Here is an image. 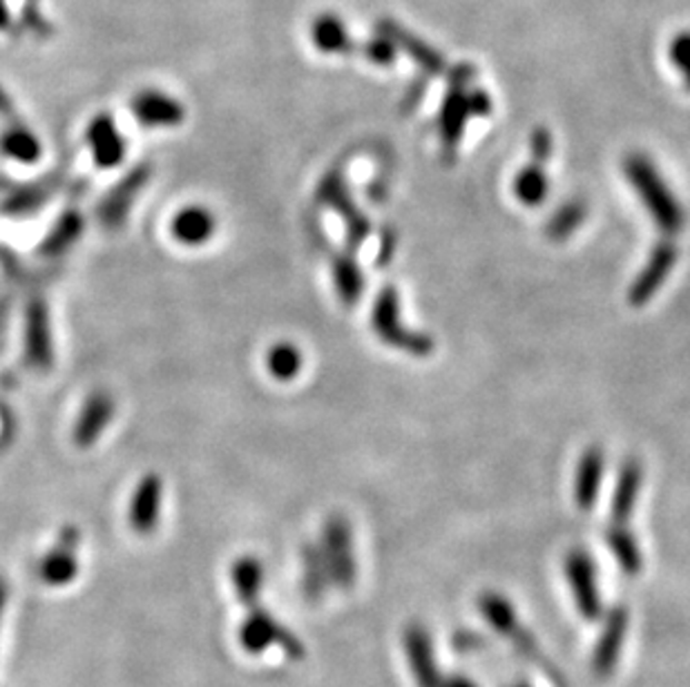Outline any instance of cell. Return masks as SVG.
Wrapping results in <instances>:
<instances>
[{"label": "cell", "mask_w": 690, "mask_h": 687, "mask_svg": "<svg viewBox=\"0 0 690 687\" xmlns=\"http://www.w3.org/2000/svg\"><path fill=\"white\" fill-rule=\"evenodd\" d=\"M623 172L659 231L668 238L677 235L683 228L686 214L654 163L643 154H630L623 161Z\"/></svg>", "instance_id": "cell-1"}, {"label": "cell", "mask_w": 690, "mask_h": 687, "mask_svg": "<svg viewBox=\"0 0 690 687\" xmlns=\"http://www.w3.org/2000/svg\"><path fill=\"white\" fill-rule=\"evenodd\" d=\"M479 607H481V614L486 616V620L499 632L503 634L506 638H510L514 643V647L530 660L539 663V667L546 671V676H550L554 680L557 687H563V678L561 674L552 667V663H548L541 651H539V645H537V638L519 623V616H517V609L512 607V603L497 594V592H486L481 598H479Z\"/></svg>", "instance_id": "cell-2"}, {"label": "cell", "mask_w": 690, "mask_h": 687, "mask_svg": "<svg viewBox=\"0 0 690 687\" xmlns=\"http://www.w3.org/2000/svg\"><path fill=\"white\" fill-rule=\"evenodd\" d=\"M371 324L373 331L378 333V337L393 348L407 351L411 355H429L433 351V342L431 337L422 335V333H413L409 329H404L400 324V300L393 286L382 289V293L376 300L373 306V315H371Z\"/></svg>", "instance_id": "cell-3"}, {"label": "cell", "mask_w": 690, "mask_h": 687, "mask_svg": "<svg viewBox=\"0 0 690 687\" xmlns=\"http://www.w3.org/2000/svg\"><path fill=\"white\" fill-rule=\"evenodd\" d=\"M318 203L338 212L344 221L347 228V246L349 251L360 249L367 238L371 235V221L367 219V214L356 205V201L351 199V192L347 188V181L342 176L340 170H331L318 185Z\"/></svg>", "instance_id": "cell-4"}, {"label": "cell", "mask_w": 690, "mask_h": 687, "mask_svg": "<svg viewBox=\"0 0 690 687\" xmlns=\"http://www.w3.org/2000/svg\"><path fill=\"white\" fill-rule=\"evenodd\" d=\"M240 645L244 651L258 656L264 654L271 645H280L284 654L293 660L304 658V645L298 636H293L289 629H284L267 609L251 607L247 620L240 627Z\"/></svg>", "instance_id": "cell-5"}, {"label": "cell", "mask_w": 690, "mask_h": 687, "mask_svg": "<svg viewBox=\"0 0 690 687\" xmlns=\"http://www.w3.org/2000/svg\"><path fill=\"white\" fill-rule=\"evenodd\" d=\"M23 357L37 373H48L54 366V333L50 309L43 297H32L26 306L23 320Z\"/></svg>", "instance_id": "cell-6"}, {"label": "cell", "mask_w": 690, "mask_h": 687, "mask_svg": "<svg viewBox=\"0 0 690 687\" xmlns=\"http://www.w3.org/2000/svg\"><path fill=\"white\" fill-rule=\"evenodd\" d=\"M320 547H322V554L329 567L331 583L338 585L340 589L353 587L356 576H358V563H356V552H353L351 525L344 516L336 514L327 521Z\"/></svg>", "instance_id": "cell-7"}, {"label": "cell", "mask_w": 690, "mask_h": 687, "mask_svg": "<svg viewBox=\"0 0 690 687\" xmlns=\"http://www.w3.org/2000/svg\"><path fill=\"white\" fill-rule=\"evenodd\" d=\"M152 176V168L148 163L134 165L114 188L106 192V196L97 205V219L108 231H117L126 221L134 205V199L146 190Z\"/></svg>", "instance_id": "cell-8"}, {"label": "cell", "mask_w": 690, "mask_h": 687, "mask_svg": "<svg viewBox=\"0 0 690 687\" xmlns=\"http://www.w3.org/2000/svg\"><path fill=\"white\" fill-rule=\"evenodd\" d=\"M81 529L77 525H66L50 552L39 563V576L50 587H66L74 583L79 574V552Z\"/></svg>", "instance_id": "cell-9"}, {"label": "cell", "mask_w": 690, "mask_h": 687, "mask_svg": "<svg viewBox=\"0 0 690 687\" xmlns=\"http://www.w3.org/2000/svg\"><path fill=\"white\" fill-rule=\"evenodd\" d=\"M566 576L572 587L577 607L586 620L601 616V598L597 589V572L592 558L583 549H572L566 556Z\"/></svg>", "instance_id": "cell-10"}, {"label": "cell", "mask_w": 690, "mask_h": 687, "mask_svg": "<svg viewBox=\"0 0 690 687\" xmlns=\"http://www.w3.org/2000/svg\"><path fill=\"white\" fill-rule=\"evenodd\" d=\"M163 507V481L157 474H146L130 498L128 523L134 534L148 536L157 529Z\"/></svg>", "instance_id": "cell-11"}, {"label": "cell", "mask_w": 690, "mask_h": 687, "mask_svg": "<svg viewBox=\"0 0 690 687\" xmlns=\"http://www.w3.org/2000/svg\"><path fill=\"white\" fill-rule=\"evenodd\" d=\"M679 260V251L674 244L670 242H661L652 249L643 271L637 275V280L630 286L628 300L632 306H643L646 302H650L654 297V293L663 286V282L668 280L670 271L674 269Z\"/></svg>", "instance_id": "cell-12"}, {"label": "cell", "mask_w": 690, "mask_h": 687, "mask_svg": "<svg viewBox=\"0 0 690 687\" xmlns=\"http://www.w3.org/2000/svg\"><path fill=\"white\" fill-rule=\"evenodd\" d=\"M114 411H117V404L108 391L90 393L74 422V431H72L74 444L81 448L97 444L101 435L106 433V428L112 424Z\"/></svg>", "instance_id": "cell-13"}, {"label": "cell", "mask_w": 690, "mask_h": 687, "mask_svg": "<svg viewBox=\"0 0 690 687\" xmlns=\"http://www.w3.org/2000/svg\"><path fill=\"white\" fill-rule=\"evenodd\" d=\"M86 143L90 145L92 161L99 170H112L126 159V137L119 132L110 114H99L90 121L86 132Z\"/></svg>", "instance_id": "cell-14"}, {"label": "cell", "mask_w": 690, "mask_h": 687, "mask_svg": "<svg viewBox=\"0 0 690 687\" xmlns=\"http://www.w3.org/2000/svg\"><path fill=\"white\" fill-rule=\"evenodd\" d=\"M134 119L146 128H177L186 119V110L179 99L161 92V90H143L132 103Z\"/></svg>", "instance_id": "cell-15"}, {"label": "cell", "mask_w": 690, "mask_h": 687, "mask_svg": "<svg viewBox=\"0 0 690 687\" xmlns=\"http://www.w3.org/2000/svg\"><path fill=\"white\" fill-rule=\"evenodd\" d=\"M628 620H630V614L626 605H617L612 612H608L603 632L597 640L594 656H592V667L599 676H610L612 669L617 667V660H619V654L626 640V632H628Z\"/></svg>", "instance_id": "cell-16"}, {"label": "cell", "mask_w": 690, "mask_h": 687, "mask_svg": "<svg viewBox=\"0 0 690 687\" xmlns=\"http://www.w3.org/2000/svg\"><path fill=\"white\" fill-rule=\"evenodd\" d=\"M217 231V216L206 205H186L170 221V235L181 246H203Z\"/></svg>", "instance_id": "cell-17"}, {"label": "cell", "mask_w": 690, "mask_h": 687, "mask_svg": "<svg viewBox=\"0 0 690 687\" xmlns=\"http://www.w3.org/2000/svg\"><path fill=\"white\" fill-rule=\"evenodd\" d=\"M404 651L418 687H438L442 674L436 667L431 638L422 625H409L404 629Z\"/></svg>", "instance_id": "cell-18"}, {"label": "cell", "mask_w": 690, "mask_h": 687, "mask_svg": "<svg viewBox=\"0 0 690 687\" xmlns=\"http://www.w3.org/2000/svg\"><path fill=\"white\" fill-rule=\"evenodd\" d=\"M86 233V216L77 208H66L57 221L52 223L50 231L39 244V255L46 260L63 257L70 253Z\"/></svg>", "instance_id": "cell-19"}, {"label": "cell", "mask_w": 690, "mask_h": 687, "mask_svg": "<svg viewBox=\"0 0 690 687\" xmlns=\"http://www.w3.org/2000/svg\"><path fill=\"white\" fill-rule=\"evenodd\" d=\"M59 183L52 179H39L14 188L3 201H0V214L10 219H23L37 214L57 192Z\"/></svg>", "instance_id": "cell-20"}, {"label": "cell", "mask_w": 690, "mask_h": 687, "mask_svg": "<svg viewBox=\"0 0 690 687\" xmlns=\"http://www.w3.org/2000/svg\"><path fill=\"white\" fill-rule=\"evenodd\" d=\"M603 474H606V455L599 446H590L581 455L574 476V498L579 509L590 512L594 507Z\"/></svg>", "instance_id": "cell-21"}, {"label": "cell", "mask_w": 690, "mask_h": 687, "mask_svg": "<svg viewBox=\"0 0 690 687\" xmlns=\"http://www.w3.org/2000/svg\"><path fill=\"white\" fill-rule=\"evenodd\" d=\"M470 119H472V112L468 103V88L451 85L440 108V137L447 148H453L460 139H463V132Z\"/></svg>", "instance_id": "cell-22"}, {"label": "cell", "mask_w": 690, "mask_h": 687, "mask_svg": "<svg viewBox=\"0 0 690 687\" xmlns=\"http://www.w3.org/2000/svg\"><path fill=\"white\" fill-rule=\"evenodd\" d=\"M378 34L393 41V46L398 50H404L424 72H429V74H442L444 72V59L433 48H429L424 41L416 39L413 34H409L407 30L396 26L393 21H382L378 26Z\"/></svg>", "instance_id": "cell-23"}, {"label": "cell", "mask_w": 690, "mask_h": 687, "mask_svg": "<svg viewBox=\"0 0 690 687\" xmlns=\"http://www.w3.org/2000/svg\"><path fill=\"white\" fill-rule=\"evenodd\" d=\"M641 483H643V469L637 461H626L619 469L617 476V485H614V494H612V521L614 525H626V521L630 518L637 496L641 492Z\"/></svg>", "instance_id": "cell-24"}, {"label": "cell", "mask_w": 690, "mask_h": 687, "mask_svg": "<svg viewBox=\"0 0 690 687\" xmlns=\"http://www.w3.org/2000/svg\"><path fill=\"white\" fill-rule=\"evenodd\" d=\"M0 154L17 161V163H37L43 154L39 137L21 121L12 119L6 128V132L0 134Z\"/></svg>", "instance_id": "cell-25"}, {"label": "cell", "mask_w": 690, "mask_h": 687, "mask_svg": "<svg viewBox=\"0 0 690 687\" xmlns=\"http://www.w3.org/2000/svg\"><path fill=\"white\" fill-rule=\"evenodd\" d=\"M311 43L322 54H347L353 48L344 21L336 14H322L313 21Z\"/></svg>", "instance_id": "cell-26"}, {"label": "cell", "mask_w": 690, "mask_h": 687, "mask_svg": "<svg viewBox=\"0 0 690 687\" xmlns=\"http://www.w3.org/2000/svg\"><path fill=\"white\" fill-rule=\"evenodd\" d=\"M230 578H233V587L238 592V598L247 607H256L262 585H264V565L258 556H240L230 569Z\"/></svg>", "instance_id": "cell-27"}, {"label": "cell", "mask_w": 690, "mask_h": 687, "mask_svg": "<svg viewBox=\"0 0 690 687\" xmlns=\"http://www.w3.org/2000/svg\"><path fill=\"white\" fill-rule=\"evenodd\" d=\"M331 585L329 567L322 554V547L311 543L302 547V592L309 600H320Z\"/></svg>", "instance_id": "cell-28"}, {"label": "cell", "mask_w": 690, "mask_h": 687, "mask_svg": "<svg viewBox=\"0 0 690 687\" xmlns=\"http://www.w3.org/2000/svg\"><path fill=\"white\" fill-rule=\"evenodd\" d=\"M331 271H333V284H336L338 297L347 306L358 304V300L362 297V291H364V277H362V271L356 264V260L349 253L336 255Z\"/></svg>", "instance_id": "cell-29"}, {"label": "cell", "mask_w": 690, "mask_h": 687, "mask_svg": "<svg viewBox=\"0 0 690 687\" xmlns=\"http://www.w3.org/2000/svg\"><path fill=\"white\" fill-rule=\"evenodd\" d=\"M608 547L626 574L634 576L643 569V556H641L639 543L626 529V525H612L608 529Z\"/></svg>", "instance_id": "cell-30"}, {"label": "cell", "mask_w": 690, "mask_h": 687, "mask_svg": "<svg viewBox=\"0 0 690 687\" xmlns=\"http://www.w3.org/2000/svg\"><path fill=\"white\" fill-rule=\"evenodd\" d=\"M550 192V183L539 163L523 168L514 179V194L528 208H539Z\"/></svg>", "instance_id": "cell-31"}, {"label": "cell", "mask_w": 690, "mask_h": 687, "mask_svg": "<svg viewBox=\"0 0 690 687\" xmlns=\"http://www.w3.org/2000/svg\"><path fill=\"white\" fill-rule=\"evenodd\" d=\"M302 351L291 342H278L267 353V368L280 382H291L302 371Z\"/></svg>", "instance_id": "cell-32"}, {"label": "cell", "mask_w": 690, "mask_h": 687, "mask_svg": "<svg viewBox=\"0 0 690 687\" xmlns=\"http://www.w3.org/2000/svg\"><path fill=\"white\" fill-rule=\"evenodd\" d=\"M586 214H588V205L583 201H570L566 205H561L546 228L548 240H554V242L568 240L577 231V228L586 221Z\"/></svg>", "instance_id": "cell-33"}, {"label": "cell", "mask_w": 690, "mask_h": 687, "mask_svg": "<svg viewBox=\"0 0 690 687\" xmlns=\"http://www.w3.org/2000/svg\"><path fill=\"white\" fill-rule=\"evenodd\" d=\"M668 59L670 63L679 70L683 85L690 90V32H679L668 48Z\"/></svg>", "instance_id": "cell-34"}, {"label": "cell", "mask_w": 690, "mask_h": 687, "mask_svg": "<svg viewBox=\"0 0 690 687\" xmlns=\"http://www.w3.org/2000/svg\"><path fill=\"white\" fill-rule=\"evenodd\" d=\"M364 57L376 65H393L398 57V48L387 37L378 34L373 41H367Z\"/></svg>", "instance_id": "cell-35"}, {"label": "cell", "mask_w": 690, "mask_h": 687, "mask_svg": "<svg viewBox=\"0 0 690 687\" xmlns=\"http://www.w3.org/2000/svg\"><path fill=\"white\" fill-rule=\"evenodd\" d=\"M530 145H532V156L534 163H546L552 156V134L546 128H537L530 137Z\"/></svg>", "instance_id": "cell-36"}, {"label": "cell", "mask_w": 690, "mask_h": 687, "mask_svg": "<svg viewBox=\"0 0 690 687\" xmlns=\"http://www.w3.org/2000/svg\"><path fill=\"white\" fill-rule=\"evenodd\" d=\"M468 103H470L472 117H488L492 112V99L483 90L468 92Z\"/></svg>", "instance_id": "cell-37"}, {"label": "cell", "mask_w": 690, "mask_h": 687, "mask_svg": "<svg viewBox=\"0 0 690 687\" xmlns=\"http://www.w3.org/2000/svg\"><path fill=\"white\" fill-rule=\"evenodd\" d=\"M438 687H477V683L472 678H468V676L451 674V676H442Z\"/></svg>", "instance_id": "cell-38"}, {"label": "cell", "mask_w": 690, "mask_h": 687, "mask_svg": "<svg viewBox=\"0 0 690 687\" xmlns=\"http://www.w3.org/2000/svg\"><path fill=\"white\" fill-rule=\"evenodd\" d=\"M0 117H6L8 121H12V119H19L17 117V110H14V103H12V99L0 90Z\"/></svg>", "instance_id": "cell-39"}, {"label": "cell", "mask_w": 690, "mask_h": 687, "mask_svg": "<svg viewBox=\"0 0 690 687\" xmlns=\"http://www.w3.org/2000/svg\"><path fill=\"white\" fill-rule=\"evenodd\" d=\"M6 603H8V585H6V580H3V578H0V618H3Z\"/></svg>", "instance_id": "cell-40"}, {"label": "cell", "mask_w": 690, "mask_h": 687, "mask_svg": "<svg viewBox=\"0 0 690 687\" xmlns=\"http://www.w3.org/2000/svg\"><path fill=\"white\" fill-rule=\"evenodd\" d=\"M8 21H10V14L6 8V0H0V30L8 28Z\"/></svg>", "instance_id": "cell-41"}, {"label": "cell", "mask_w": 690, "mask_h": 687, "mask_svg": "<svg viewBox=\"0 0 690 687\" xmlns=\"http://www.w3.org/2000/svg\"><path fill=\"white\" fill-rule=\"evenodd\" d=\"M512 687H530V685H526V683H519V685H512Z\"/></svg>", "instance_id": "cell-42"}]
</instances>
